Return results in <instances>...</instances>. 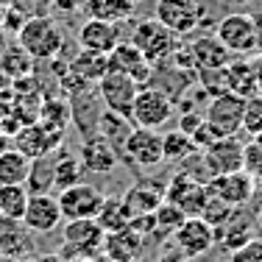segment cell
Segmentation results:
<instances>
[{"mask_svg":"<svg viewBox=\"0 0 262 262\" xmlns=\"http://www.w3.org/2000/svg\"><path fill=\"white\" fill-rule=\"evenodd\" d=\"M229 92L240 98L257 95V76H254V56H234L229 61Z\"/></svg>","mask_w":262,"mask_h":262,"instance_id":"cb8c5ba5","label":"cell"},{"mask_svg":"<svg viewBox=\"0 0 262 262\" xmlns=\"http://www.w3.org/2000/svg\"><path fill=\"white\" fill-rule=\"evenodd\" d=\"M70 120H73L70 98H64V95H45L42 98V109H39V123L42 126L64 131Z\"/></svg>","mask_w":262,"mask_h":262,"instance_id":"f1b7e54d","label":"cell"},{"mask_svg":"<svg viewBox=\"0 0 262 262\" xmlns=\"http://www.w3.org/2000/svg\"><path fill=\"white\" fill-rule=\"evenodd\" d=\"M207 190L212 198H217V201L229 204V207H243V204L251 201L254 190H257V184H254V176L246 170H234V173H223V176H215L207 182Z\"/></svg>","mask_w":262,"mask_h":262,"instance_id":"9a60e30c","label":"cell"},{"mask_svg":"<svg viewBox=\"0 0 262 262\" xmlns=\"http://www.w3.org/2000/svg\"><path fill=\"white\" fill-rule=\"evenodd\" d=\"M151 217H154V229H159L162 234H173L184 223L187 215L179 207H173L170 201H162L159 207L151 212Z\"/></svg>","mask_w":262,"mask_h":262,"instance_id":"e575fe53","label":"cell"},{"mask_svg":"<svg viewBox=\"0 0 262 262\" xmlns=\"http://www.w3.org/2000/svg\"><path fill=\"white\" fill-rule=\"evenodd\" d=\"M6 148H11V137L3 134V128H0V154H3Z\"/></svg>","mask_w":262,"mask_h":262,"instance_id":"b9f144b4","label":"cell"},{"mask_svg":"<svg viewBox=\"0 0 262 262\" xmlns=\"http://www.w3.org/2000/svg\"><path fill=\"white\" fill-rule=\"evenodd\" d=\"M131 217H134V215H131V209L126 207L123 198H109V195H106V201H103V207H101V212H98L95 221L101 223L103 232L117 234V232H123V229H128Z\"/></svg>","mask_w":262,"mask_h":262,"instance_id":"f546056e","label":"cell"},{"mask_svg":"<svg viewBox=\"0 0 262 262\" xmlns=\"http://www.w3.org/2000/svg\"><path fill=\"white\" fill-rule=\"evenodd\" d=\"M187 59H190L192 70L201 73V70H217V67H226L234 56L226 51V45H223L215 34H201V36H195V39L187 45Z\"/></svg>","mask_w":262,"mask_h":262,"instance_id":"e0dca14e","label":"cell"},{"mask_svg":"<svg viewBox=\"0 0 262 262\" xmlns=\"http://www.w3.org/2000/svg\"><path fill=\"white\" fill-rule=\"evenodd\" d=\"M106 201L103 190H98L95 184L78 182L73 187H64L59 190V207H61V217L64 221H90V217H98Z\"/></svg>","mask_w":262,"mask_h":262,"instance_id":"9c48e42d","label":"cell"},{"mask_svg":"<svg viewBox=\"0 0 262 262\" xmlns=\"http://www.w3.org/2000/svg\"><path fill=\"white\" fill-rule=\"evenodd\" d=\"M53 182H56L59 190L84 182V165H81L78 154L53 151Z\"/></svg>","mask_w":262,"mask_h":262,"instance_id":"4316f807","label":"cell"},{"mask_svg":"<svg viewBox=\"0 0 262 262\" xmlns=\"http://www.w3.org/2000/svg\"><path fill=\"white\" fill-rule=\"evenodd\" d=\"M243 151H246V145H243L234 134V137H221V140H215L212 145L204 148V151H198L195 157L201 162L204 173H207V182H209V179L223 176V173L243 170Z\"/></svg>","mask_w":262,"mask_h":262,"instance_id":"ba28073f","label":"cell"},{"mask_svg":"<svg viewBox=\"0 0 262 262\" xmlns=\"http://www.w3.org/2000/svg\"><path fill=\"white\" fill-rule=\"evenodd\" d=\"M237 3H254V0H237Z\"/></svg>","mask_w":262,"mask_h":262,"instance_id":"bcb514c9","label":"cell"},{"mask_svg":"<svg viewBox=\"0 0 262 262\" xmlns=\"http://www.w3.org/2000/svg\"><path fill=\"white\" fill-rule=\"evenodd\" d=\"M84 11L86 17H98L106 23H126L134 17L137 3L134 0H84Z\"/></svg>","mask_w":262,"mask_h":262,"instance_id":"d4e9b609","label":"cell"},{"mask_svg":"<svg viewBox=\"0 0 262 262\" xmlns=\"http://www.w3.org/2000/svg\"><path fill=\"white\" fill-rule=\"evenodd\" d=\"M34 64H36V61L31 59L28 51H23L20 45H9L3 51V56H0V67H3V73L11 81L31 78V76H34Z\"/></svg>","mask_w":262,"mask_h":262,"instance_id":"1f68e13d","label":"cell"},{"mask_svg":"<svg viewBox=\"0 0 262 262\" xmlns=\"http://www.w3.org/2000/svg\"><path fill=\"white\" fill-rule=\"evenodd\" d=\"M28 204L26 184H0V215H9L23 221V212Z\"/></svg>","mask_w":262,"mask_h":262,"instance_id":"836d02e7","label":"cell"},{"mask_svg":"<svg viewBox=\"0 0 262 262\" xmlns=\"http://www.w3.org/2000/svg\"><path fill=\"white\" fill-rule=\"evenodd\" d=\"M134 3H137V6H142V3H145V0H134Z\"/></svg>","mask_w":262,"mask_h":262,"instance_id":"7dc6e473","label":"cell"},{"mask_svg":"<svg viewBox=\"0 0 262 262\" xmlns=\"http://www.w3.org/2000/svg\"><path fill=\"white\" fill-rule=\"evenodd\" d=\"M243 131L246 134H259L262 131V95L246 98V106H243Z\"/></svg>","mask_w":262,"mask_h":262,"instance_id":"d590c367","label":"cell"},{"mask_svg":"<svg viewBox=\"0 0 262 262\" xmlns=\"http://www.w3.org/2000/svg\"><path fill=\"white\" fill-rule=\"evenodd\" d=\"M28 192H51V187H56L53 182V154L39 159H31V173H28Z\"/></svg>","mask_w":262,"mask_h":262,"instance_id":"d6a6232c","label":"cell"},{"mask_svg":"<svg viewBox=\"0 0 262 262\" xmlns=\"http://www.w3.org/2000/svg\"><path fill=\"white\" fill-rule=\"evenodd\" d=\"M123 201L131 209V215H151L165 201V187H162V182H154V179L151 182H137L128 187Z\"/></svg>","mask_w":262,"mask_h":262,"instance_id":"603a6c76","label":"cell"},{"mask_svg":"<svg viewBox=\"0 0 262 262\" xmlns=\"http://www.w3.org/2000/svg\"><path fill=\"white\" fill-rule=\"evenodd\" d=\"M31 173V159L14 145L0 154V184H26Z\"/></svg>","mask_w":262,"mask_h":262,"instance_id":"83f0119b","label":"cell"},{"mask_svg":"<svg viewBox=\"0 0 262 262\" xmlns=\"http://www.w3.org/2000/svg\"><path fill=\"white\" fill-rule=\"evenodd\" d=\"M243 106H246V98L223 92V95L209 98L204 117L221 137H234L237 131H243Z\"/></svg>","mask_w":262,"mask_h":262,"instance_id":"8fae6325","label":"cell"},{"mask_svg":"<svg viewBox=\"0 0 262 262\" xmlns=\"http://www.w3.org/2000/svg\"><path fill=\"white\" fill-rule=\"evenodd\" d=\"M61 217V207L59 198H53L51 192H28V204L23 212V226L28 232H39V234H51L59 229Z\"/></svg>","mask_w":262,"mask_h":262,"instance_id":"4fadbf2b","label":"cell"},{"mask_svg":"<svg viewBox=\"0 0 262 262\" xmlns=\"http://www.w3.org/2000/svg\"><path fill=\"white\" fill-rule=\"evenodd\" d=\"M128 42L140 48L142 56H145L154 67L167 64V61H170V56H176L179 45H182V42H179V36L173 34L170 28L162 26L157 17L137 23V28L131 31V39Z\"/></svg>","mask_w":262,"mask_h":262,"instance_id":"3957f363","label":"cell"},{"mask_svg":"<svg viewBox=\"0 0 262 262\" xmlns=\"http://www.w3.org/2000/svg\"><path fill=\"white\" fill-rule=\"evenodd\" d=\"M229 262H262V240L251 237L248 243H243L240 248H234Z\"/></svg>","mask_w":262,"mask_h":262,"instance_id":"8d00e7d4","label":"cell"},{"mask_svg":"<svg viewBox=\"0 0 262 262\" xmlns=\"http://www.w3.org/2000/svg\"><path fill=\"white\" fill-rule=\"evenodd\" d=\"M254 184H257V187H262V167H259L257 173H254Z\"/></svg>","mask_w":262,"mask_h":262,"instance_id":"7bdbcfd3","label":"cell"},{"mask_svg":"<svg viewBox=\"0 0 262 262\" xmlns=\"http://www.w3.org/2000/svg\"><path fill=\"white\" fill-rule=\"evenodd\" d=\"M76 39H78V48L98 51V53H112L123 42V34H120V26H117V23L86 17L76 31Z\"/></svg>","mask_w":262,"mask_h":262,"instance_id":"2e32d148","label":"cell"},{"mask_svg":"<svg viewBox=\"0 0 262 262\" xmlns=\"http://www.w3.org/2000/svg\"><path fill=\"white\" fill-rule=\"evenodd\" d=\"M254 142H257V145L262 148V131H259V134H254Z\"/></svg>","mask_w":262,"mask_h":262,"instance_id":"ee69618b","label":"cell"},{"mask_svg":"<svg viewBox=\"0 0 262 262\" xmlns=\"http://www.w3.org/2000/svg\"><path fill=\"white\" fill-rule=\"evenodd\" d=\"M176 117V101L159 86H140L131 106V123L140 128H165Z\"/></svg>","mask_w":262,"mask_h":262,"instance_id":"277c9868","label":"cell"},{"mask_svg":"<svg viewBox=\"0 0 262 262\" xmlns=\"http://www.w3.org/2000/svg\"><path fill=\"white\" fill-rule=\"evenodd\" d=\"M103 229L95 217L90 221H67L64 226V246L67 248H76V251H98L103 248Z\"/></svg>","mask_w":262,"mask_h":262,"instance_id":"44dd1931","label":"cell"},{"mask_svg":"<svg viewBox=\"0 0 262 262\" xmlns=\"http://www.w3.org/2000/svg\"><path fill=\"white\" fill-rule=\"evenodd\" d=\"M131 128H134V123L123 115H115V112H106V109L98 115V134H101L103 140H109L117 154H120L126 137L131 134Z\"/></svg>","mask_w":262,"mask_h":262,"instance_id":"4dcf8cb0","label":"cell"},{"mask_svg":"<svg viewBox=\"0 0 262 262\" xmlns=\"http://www.w3.org/2000/svg\"><path fill=\"white\" fill-rule=\"evenodd\" d=\"M109 70L134 78L140 86L148 84V81L154 78V64L142 56L140 48L131 45V42H120V45L109 53Z\"/></svg>","mask_w":262,"mask_h":262,"instance_id":"ac0fdd59","label":"cell"},{"mask_svg":"<svg viewBox=\"0 0 262 262\" xmlns=\"http://www.w3.org/2000/svg\"><path fill=\"white\" fill-rule=\"evenodd\" d=\"M67 70L73 76H78L81 81L95 86L106 73H109V53H98V51H86V48H78L76 56H70L67 61Z\"/></svg>","mask_w":262,"mask_h":262,"instance_id":"7402d4cb","label":"cell"},{"mask_svg":"<svg viewBox=\"0 0 262 262\" xmlns=\"http://www.w3.org/2000/svg\"><path fill=\"white\" fill-rule=\"evenodd\" d=\"M165 201H170L173 207H179L187 217L201 215L204 207L209 201V190L198 176H192L190 170H179L170 176V182L165 184Z\"/></svg>","mask_w":262,"mask_h":262,"instance_id":"8992f818","label":"cell"},{"mask_svg":"<svg viewBox=\"0 0 262 262\" xmlns=\"http://www.w3.org/2000/svg\"><path fill=\"white\" fill-rule=\"evenodd\" d=\"M31 246V232L23 226V221L9 215H0V257L6 259H26Z\"/></svg>","mask_w":262,"mask_h":262,"instance_id":"ffe728a7","label":"cell"},{"mask_svg":"<svg viewBox=\"0 0 262 262\" xmlns=\"http://www.w3.org/2000/svg\"><path fill=\"white\" fill-rule=\"evenodd\" d=\"M11 115V95H6V92H0V120L3 117Z\"/></svg>","mask_w":262,"mask_h":262,"instance_id":"f35d334b","label":"cell"},{"mask_svg":"<svg viewBox=\"0 0 262 262\" xmlns=\"http://www.w3.org/2000/svg\"><path fill=\"white\" fill-rule=\"evenodd\" d=\"M154 17L176 36H187L207 23V9L198 0H157Z\"/></svg>","mask_w":262,"mask_h":262,"instance_id":"5b68a950","label":"cell"},{"mask_svg":"<svg viewBox=\"0 0 262 262\" xmlns=\"http://www.w3.org/2000/svg\"><path fill=\"white\" fill-rule=\"evenodd\" d=\"M120 159L128 162V165L140 167V170H148V167H159L165 162V154H162V134L154 128H140L134 126L131 134L126 137L120 148Z\"/></svg>","mask_w":262,"mask_h":262,"instance_id":"52a82bcc","label":"cell"},{"mask_svg":"<svg viewBox=\"0 0 262 262\" xmlns=\"http://www.w3.org/2000/svg\"><path fill=\"white\" fill-rule=\"evenodd\" d=\"M162 154H165L167 165H184V162H190L198 154V148H195L190 134L173 128L167 134H162Z\"/></svg>","mask_w":262,"mask_h":262,"instance_id":"484cf974","label":"cell"},{"mask_svg":"<svg viewBox=\"0 0 262 262\" xmlns=\"http://www.w3.org/2000/svg\"><path fill=\"white\" fill-rule=\"evenodd\" d=\"M3 9H6V0H0V17H3Z\"/></svg>","mask_w":262,"mask_h":262,"instance_id":"f6af8a7d","label":"cell"},{"mask_svg":"<svg viewBox=\"0 0 262 262\" xmlns=\"http://www.w3.org/2000/svg\"><path fill=\"white\" fill-rule=\"evenodd\" d=\"M31 14H26V11H20V6H9L6 3V9H3V17H0V28L3 31H20L23 26H26V20H28Z\"/></svg>","mask_w":262,"mask_h":262,"instance_id":"74e56055","label":"cell"},{"mask_svg":"<svg viewBox=\"0 0 262 262\" xmlns=\"http://www.w3.org/2000/svg\"><path fill=\"white\" fill-rule=\"evenodd\" d=\"M78 159L84 165V170L90 173H112L117 167V162H120V154L115 151V145L109 140H103L95 131V134L84 137V142L78 148Z\"/></svg>","mask_w":262,"mask_h":262,"instance_id":"d6986e66","label":"cell"},{"mask_svg":"<svg viewBox=\"0 0 262 262\" xmlns=\"http://www.w3.org/2000/svg\"><path fill=\"white\" fill-rule=\"evenodd\" d=\"M173 243L182 257H204L217 243V234L212 223H207L201 215H192L184 217V223L173 232Z\"/></svg>","mask_w":262,"mask_h":262,"instance_id":"7c38bea8","label":"cell"},{"mask_svg":"<svg viewBox=\"0 0 262 262\" xmlns=\"http://www.w3.org/2000/svg\"><path fill=\"white\" fill-rule=\"evenodd\" d=\"M17 45L34 61H53L64 51V28L51 14H34L17 31Z\"/></svg>","mask_w":262,"mask_h":262,"instance_id":"6da1fadb","label":"cell"},{"mask_svg":"<svg viewBox=\"0 0 262 262\" xmlns=\"http://www.w3.org/2000/svg\"><path fill=\"white\" fill-rule=\"evenodd\" d=\"M254 76H257V92L262 95V53L254 56Z\"/></svg>","mask_w":262,"mask_h":262,"instance_id":"60d3db41","label":"cell"},{"mask_svg":"<svg viewBox=\"0 0 262 262\" xmlns=\"http://www.w3.org/2000/svg\"><path fill=\"white\" fill-rule=\"evenodd\" d=\"M95 90H98V101L103 103L106 112H115V115H123L131 120V106H134V98L140 92V84L134 78L109 70L95 84Z\"/></svg>","mask_w":262,"mask_h":262,"instance_id":"30bf717a","label":"cell"},{"mask_svg":"<svg viewBox=\"0 0 262 262\" xmlns=\"http://www.w3.org/2000/svg\"><path fill=\"white\" fill-rule=\"evenodd\" d=\"M61 140H64V131L48 128V126H42L39 120L23 126L14 137H11L14 148H17L20 154H26L28 159H39V157H48V154L59 151V148H61Z\"/></svg>","mask_w":262,"mask_h":262,"instance_id":"5bb4252c","label":"cell"},{"mask_svg":"<svg viewBox=\"0 0 262 262\" xmlns=\"http://www.w3.org/2000/svg\"><path fill=\"white\" fill-rule=\"evenodd\" d=\"M215 36L226 45L232 56H257L262 51L257 20L251 14H243V11L221 17L215 26Z\"/></svg>","mask_w":262,"mask_h":262,"instance_id":"7a4b0ae2","label":"cell"},{"mask_svg":"<svg viewBox=\"0 0 262 262\" xmlns=\"http://www.w3.org/2000/svg\"><path fill=\"white\" fill-rule=\"evenodd\" d=\"M0 92H6V95H11V92H14V81L3 73V67H0Z\"/></svg>","mask_w":262,"mask_h":262,"instance_id":"ab89813d","label":"cell"}]
</instances>
